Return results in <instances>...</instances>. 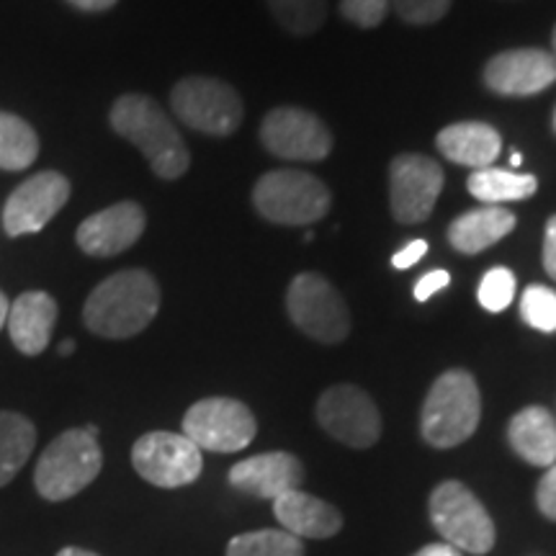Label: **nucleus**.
Returning a JSON list of instances; mask_svg holds the SVG:
<instances>
[{"label": "nucleus", "instance_id": "nucleus-1", "mask_svg": "<svg viewBox=\"0 0 556 556\" xmlns=\"http://www.w3.org/2000/svg\"><path fill=\"white\" fill-rule=\"evenodd\" d=\"M160 309V289L148 270H119L90 291L83 323L93 336L124 340L142 332Z\"/></svg>", "mask_w": 556, "mask_h": 556}, {"label": "nucleus", "instance_id": "nucleus-2", "mask_svg": "<svg viewBox=\"0 0 556 556\" xmlns=\"http://www.w3.org/2000/svg\"><path fill=\"white\" fill-rule=\"evenodd\" d=\"M111 127L148 157L155 176L176 180L189 170L191 155L176 124L160 109L157 101L142 93H127L111 106Z\"/></svg>", "mask_w": 556, "mask_h": 556}, {"label": "nucleus", "instance_id": "nucleus-3", "mask_svg": "<svg viewBox=\"0 0 556 556\" xmlns=\"http://www.w3.org/2000/svg\"><path fill=\"white\" fill-rule=\"evenodd\" d=\"M482 417L477 379L464 368H451L430 387L420 415L422 438L435 448H454L475 435Z\"/></svg>", "mask_w": 556, "mask_h": 556}, {"label": "nucleus", "instance_id": "nucleus-4", "mask_svg": "<svg viewBox=\"0 0 556 556\" xmlns=\"http://www.w3.org/2000/svg\"><path fill=\"white\" fill-rule=\"evenodd\" d=\"M103 454L99 446V428H73L54 438L41 454L34 484L37 492L50 503L75 497L99 477Z\"/></svg>", "mask_w": 556, "mask_h": 556}, {"label": "nucleus", "instance_id": "nucleus-5", "mask_svg": "<svg viewBox=\"0 0 556 556\" xmlns=\"http://www.w3.org/2000/svg\"><path fill=\"white\" fill-rule=\"evenodd\" d=\"M330 191L302 170H270L253 189V204L274 225L309 227L330 212Z\"/></svg>", "mask_w": 556, "mask_h": 556}, {"label": "nucleus", "instance_id": "nucleus-6", "mask_svg": "<svg viewBox=\"0 0 556 556\" xmlns=\"http://www.w3.org/2000/svg\"><path fill=\"white\" fill-rule=\"evenodd\" d=\"M430 520L443 541L458 552L482 556L495 546V523L490 513L462 482L438 484L430 495Z\"/></svg>", "mask_w": 556, "mask_h": 556}, {"label": "nucleus", "instance_id": "nucleus-7", "mask_svg": "<svg viewBox=\"0 0 556 556\" xmlns=\"http://www.w3.org/2000/svg\"><path fill=\"white\" fill-rule=\"evenodd\" d=\"M173 114L186 127L212 137H227L242 122V99L225 80L191 75L184 78L170 93Z\"/></svg>", "mask_w": 556, "mask_h": 556}, {"label": "nucleus", "instance_id": "nucleus-8", "mask_svg": "<svg viewBox=\"0 0 556 556\" xmlns=\"http://www.w3.org/2000/svg\"><path fill=\"white\" fill-rule=\"evenodd\" d=\"M287 309L291 323L319 343L336 345L351 332V312L343 296L319 274H299L289 283Z\"/></svg>", "mask_w": 556, "mask_h": 556}, {"label": "nucleus", "instance_id": "nucleus-9", "mask_svg": "<svg viewBox=\"0 0 556 556\" xmlns=\"http://www.w3.org/2000/svg\"><path fill=\"white\" fill-rule=\"evenodd\" d=\"M258 433V422L240 400L208 397L189 407L184 417V435L201 451L235 454L248 448Z\"/></svg>", "mask_w": 556, "mask_h": 556}, {"label": "nucleus", "instance_id": "nucleus-10", "mask_svg": "<svg viewBox=\"0 0 556 556\" xmlns=\"http://www.w3.org/2000/svg\"><path fill=\"white\" fill-rule=\"evenodd\" d=\"M131 464L144 482L165 490L197 482L204 469L197 443H191L184 433H168V430H155L139 438L131 448Z\"/></svg>", "mask_w": 556, "mask_h": 556}, {"label": "nucleus", "instance_id": "nucleus-11", "mask_svg": "<svg viewBox=\"0 0 556 556\" xmlns=\"http://www.w3.org/2000/svg\"><path fill=\"white\" fill-rule=\"evenodd\" d=\"M443 191V168L433 157L405 152L389 165V204L394 219L417 225L433 214Z\"/></svg>", "mask_w": 556, "mask_h": 556}, {"label": "nucleus", "instance_id": "nucleus-12", "mask_svg": "<svg viewBox=\"0 0 556 556\" xmlns=\"http://www.w3.org/2000/svg\"><path fill=\"white\" fill-rule=\"evenodd\" d=\"M317 420L336 441L368 448L381 438V415L364 389L338 384L325 389L317 402Z\"/></svg>", "mask_w": 556, "mask_h": 556}, {"label": "nucleus", "instance_id": "nucleus-13", "mask_svg": "<svg viewBox=\"0 0 556 556\" xmlns=\"http://www.w3.org/2000/svg\"><path fill=\"white\" fill-rule=\"evenodd\" d=\"M261 142L276 157L304 163L325 160L332 150L330 129L315 114L294 106L268 111L261 124Z\"/></svg>", "mask_w": 556, "mask_h": 556}, {"label": "nucleus", "instance_id": "nucleus-14", "mask_svg": "<svg viewBox=\"0 0 556 556\" xmlns=\"http://www.w3.org/2000/svg\"><path fill=\"white\" fill-rule=\"evenodd\" d=\"M70 180L62 173L45 170L26 178L3 206V229L9 238L37 235L67 204Z\"/></svg>", "mask_w": 556, "mask_h": 556}, {"label": "nucleus", "instance_id": "nucleus-15", "mask_svg": "<svg viewBox=\"0 0 556 556\" xmlns=\"http://www.w3.org/2000/svg\"><path fill=\"white\" fill-rule=\"evenodd\" d=\"M144 225H148V217L142 206L135 201H119L83 219L75 232V242L90 258H111L135 245L142 238Z\"/></svg>", "mask_w": 556, "mask_h": 556}, {"label": "nucleus", "instance_id": "nucleus-16", "mask_svg": "<svg viewBox=\"0 0 556 556\" xmlns=\"http://www.w3.org/2000/svg\"><path fill=\"white\" fill-rule=\"evenodd\" d=\"M556 83V58L546 50H507L484 65V86L500 96H536Z\"/></svg>", "mask_w": 556, "mask_h": 556}, {"label": "nucleus", "instance_id": "nucleus-17", "mask_svg": "<svg viewBox=\"0 0 556 556\" xmlns=\"http://www.w3.org/2000/svg\"><path fill=\"white\" fill-rule=\"evenodd\" d=\"M304 482V467L296 456L287 451H270V454L250 456L229 469V484L248 495L276 500L291 490H299Z\"/></svg>", "mask_w": 556, "mask_h": 556}, {"label": "nucleus", "instance_id": "nucleus-18", "mask_svg": "<svg viewBox=\"0 0 556 556\" xmlns=\"http://www.w3.org/2000/svg\"><path fill=\"white\" fill-rule=\"evenodd\" d=\"M54 323H58V302L47 291H24L16 302H11L5 328L16 351L24 356H39L50 345Z\"/></svg>", "mask_w": 556, "mask_h": 556}, {"label": "nucleus", "instance_id": "nucleus-19", "mask_svg": "<svg viewBox=\"0 0 556 556\" xmlns=\"http://www.w3.org/2000/svg\"><path fill=\"white\" fill-rule=\"evenodd\" d=\"M274 513L283 531L294 533L296 539H330L343 528L338 507L302 490H291L276 497Z\"/></svg>", "mask_w": 556, "mask_h": 556}, {"label": "nucleus", "instance_id": "nucleus-20", "mask_svg": "<svg viewBox=\"0 0 556 556\" xmlns=\"http://www.w3.org/2000/svg\"><path fill=\"white\" fill-rule=\"evenodd\" d=\"M435 144L451 163L467 165L475 170L492 168V163L500 157V150H503L500 131L484 122L451 124V127L438 131Z\"/></svg>", "mask_w": 556, "mask_h": 556}, {"label": "nucleus", "instance_id": "nucleus-21", "mask_svg": "<svg viewBox=\"0 0 556 556\" xmlns=\"http://www.w3.org/2000/svg\"><path fill=\"white\" fill-rule=\"evenodd\" d=\"M507 441L523 462L548 469L556 462V417L546 407H526L507 426Z\"/></svg>", "mask_w": 556, "mask_h": 556}, {"label": "nucleus", "instance_id": "nucleus-22", "mask_svg": "<svg viewBox=\"0 0 556 556\" xmlns=\"http://www.w3.org/2000/svg\"><path fill=\"white\" fill-rule=\"evenodd\" d=\"M516 229V214L503 206H479L451 222L448 240L458 253L477 255Z\"/></svg>", "mask_w": 556, "mask_h": 556}, {"label": "nucleus", "instance_id": "nucleus-23", "mask_svg": "<svg viewBox=\"0 0 556 556\" xmlns=\"http://www.w3.org/2000/svg\"><path fill=\"white\" fill-rule=\"evenodd\" d=\"M469 193L486 206H500L505 201L531 199L539 189V180L531 173H513L500 168L475 170L467 180Z\"/></svg>", "mask_w": 556, "mask_h": 556}, {"label": "nucleus", "instance_id": "nucleus-24", "mask_svg": "<svg viewBox=\"0 0 556 556\" xmlns=\"http://www.w3.org/2000/svg\"><path fill=\"white\" fill-rule=\"evenodd\" d=\"M37 446V428L29 417L0 413V486H5L29 462Z\"/></svg>", "mask_w": 556, "mask_h": 556}, {"label": "nucleus", "instance_id": "nucleus-25", "mask_svg": "<svg viewBox=\"0 0 556 556\" xmlns=\"http://www.w3.org/2000/svg\"><path fill=\"white\" fill-rule=\"evenodd\" d=\"M39 157V137L29 122L0 111V170H24Z\"/></svg>", "mask_w": 556, "mask_h": 556}, {"label": "nucleus", "instance_id": "nucleus-26", "mask_svg": "<svg viewBox=\"0 0 556 556\" xmlns=\"http://www.w3.org/2000/svg\"><path fill=\"white\" fill-rule=\"evenodd\" d=\"M227 556H304V546L294 533L263 528L235 536L227 544Z\"/></svg>", "mask_w": 556, "mask_h": 556}, {"label": "nucleus", "instance_id": "nucleus-27", "mask_svg": "<svg viewBox=\"0 0 556 556\" xmlns=\"http://www.w3.org/2000/svg\"><path fill=\"white\" fill-rule=\"evenodd\" d=\"M268 5L278 24L296 37L315 34L328 16V0H268Z\"/></svg>", "mask_w": 556, "mask_h": 556}, {"label": "nucleus", "instance_id": "nucleus-28", "mask_svg": "<svg viewBox=\"0 0 556 556\" xmlns=\"http://www.w3.org/2000/svg\"><path fill=\"white\" fill-rule=\"evenodd\" d=\"M520 317L541 332H556V291L533 283L520 296Z\"/></svg>", "mask_w": 556, "mask_h": 556}, {"label": "nucleus", "instance_id": "nucleus-29", "mask_svg": "<svg viewBox=\"0 0 556 556\" xmlns=\"http://www.w3.org/2000/svg\"><path fill=\"white\" fill-rule=\"evenodd\" d=\"M477 299L486 312H505L516 299V276H513V270L503 266L486 270L482 281H479Z\"/></svg>", "mask_w": 556, "mask_h": 556}, {"label": "nucleus", "instance_id": "nucleus-30", "mask_svg": "<svg viewBox=\"0 0 556 556\" xmlns=\"http://www.w3.org/2000/svg\"><path fill=\"white\" fill-rule=\"evenodd\" d=\"M389 3L407 24H435L451 9V0H389Z\"/></svg>", "mask_w": 556, "mask_h": 556}, {"label": "nucleus", "instance_id": "nucleus-31", "mask_svg": "<svg viewBox=\"0 0 556 556\" xmlns=\"http://www.w3.org/2000/svg\"><path fill=\"white\" fill-rule=\"evenodd\" d=\"M389 5V0H340V13L361 29H374L387 18Z\"/></svg>", "mask_w": 556, "mask_h": 556}, {"label": "nucleus", "instance_id": "nucleus-32", "mask_svg": "<svg viewBox=\"0 0 556 556\" xmlns=\"http://www.w3.org/2000/svg\"><path fill=\"white\" fill-rule=\"evenodd\" d=\"M536 503H539V510L544 513L548 520H556V462L546 469V475L541 477L539 490H536Z\"/></svg>", "mask_w": 556, "mask_h": 556}, {"label": "nucleus", "instance_id": "nucleus-33", "mask_svg": "<svg viewBox=\"0 0 556 556\" xmlns=\"http://www.w3.org/2000/svg\"><path fill=\"white\" fill-rule=\"evenodd\" d=\"M448 283H451L448 270H430V274H426L415 283V299L417 302H428L430 296L438 294L441 289H446Z\"/></svg>", "mask_w": 556, "mask_h": 556}, {"label": "nucleus", "instance_id": "nucleus-34", "mask_svg": "<svg viewBox=\"0 0 556 556\" xmlns=\"http://www.w3.org/2000/svg\"><path fill=\"white\" fill-rule=\"evenodd\" d=\"M426 253H428V242L417 238L413 242H407V245L402 248L400 253H394L392 266L397 268V270H407V268H413L415 263H420L422 255H426Z\"/></svg>", "mask_w": 556, "mask_h": 556}, {"label": "nucleus", "instance_id": "nucleus-35", "mask_svg": "<svg viewBox=\"0 0 556 556\" xmlns=\"http://www.w3.org/2000/svg\"><path fill=\"white\" fill-rule=\"evenodd\" d=\"M544 268L546 274L556 281V217L546 222V235H544Z\"/></svg>", "mask_w": 556, "mask_h": 556}, {"label": "nucleus", "instance_id": "nucleus-36", "mask_svg": "<svg viewBox=\"0 0 556 556\" xmlns=\"http://www.w3.org/2000/svg\"><path fill=\"white\" fill-rule=\"evenodd\" d=\"M413 556H464V554L458 552V548L451 546V544H446V541H443V544H430V546H422L420 552H415Z\"/></svg>", "mask_w": 556, "mask_h": 556}, {"label": "nucleus", "instance_id": "nucleus-37", "mask_svg": "<svg viewBox=\"0 0 556 556\" xmlns=\"http://www.w3.org/2000/svg\"><path fill=\"white\" fill-rule=\"evenodd\" d=\"M67 3H73L75 9L80 11H106L111 5H116V0H67Z\"/></svg>", "mask_w": 556, "mask_h": 556}, {"label": "nucleus", "instance_id": "nucleus-38", "mask_svg": "<svg viewBox=\"0 0 556 556\" xmlns=\"http://www.w3.org/2000/svg\"><path fill=\"white\" fill-rule=\"evenodd\" d=\"M9 309H11L9 296H5L3 291H0V330L5 328V319H9Z\"/></svg>", "mask_w": 556, "mask_h": 556}, {"label": "nucleus", "instance_id": "nucleus-39", "mask_svg": "<svg viewBox=\"0 0 556 556\" xmlns=\"http://www.w3.org/2000/svg\"><path fill=\"white\" fill-rule=\"evenodd\" d=\"M58 556H99V554L88 552V548H78V546H67V548H62V552H60Z\"/></svg>", "mask_w": 556, "mask_h": 556}, {"label": "nucleus", "instance_id": "nucleus-40", "mask_svg": "<svg viewBox=\"0 0 556 556\" xmlns=\"http://www.w3.org/2000/svg\"><path fill=\"white\" fill-rule=\"evenodd\" d=\"M75 353V340H65V343L60 345V356H73Z\"/></svg>", "mask_w": 556, "mask_h": 556}, {"label": "nucleus", "instance_id": "nucleus-41", "mask_svg": "<svg viewBox=\"0 0 556 556\" xmlns=\"http://www.w3.org/2000/svg\"><path fill=\"white\" fill-rule=\"evenodd\" d=\"M520 163H523V155H520V152H513V155H510V165H513V168H518Z\"/></svg>", "mask_w": 556, "mask_h": 556}, {"label": "nucleus", "instance_id": "nucleus-42", "mask_svg": "<svg viewBox=\"0 0 556 556\" xmlns=\"http://www.w3.org/2000/svg\"><path fill=\"white\" fill-rule=\"evenodd\" d=\"M315 240V232H312V229H307V235H304V242H312Z\"/></svg>", "mask_w": 556, "mask_h": 556}, {"label": "nucleus", "instance_id": "nucleus-43", "mask_svg": "<svg viewBox=\"0 0 556 556\" xmlns=\"http://www.w3.org/2000/svg\"><path fill=\"white\" fill-rule=\"evenodd\" d=\"M552 41H554V58H556V26H554V37H552Z\"/></svg>", "mask_w": 556, "mask_h": 556}, {"label": "nucleus", "instance_id": "nucleus-44", "mask_svg": "<svg viewBox=\"0 0 556 556\" xmlns=\"http://www.w3.org/2000/svg\"><path fill=\"white\" fill-rule=\"evenodd\" d=\"M554 131H556V111H554Z\"/></svg>", "mask_w": 556, "mask_h": 556}]
</instances>
